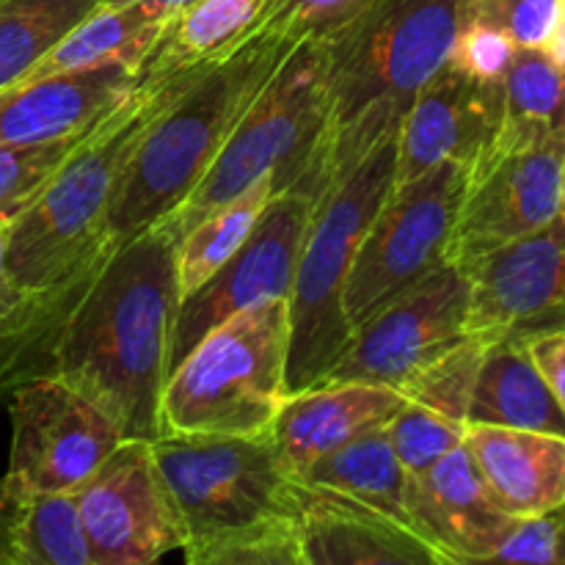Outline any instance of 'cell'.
Listing matches in <instances>:
<instances>
[{
  "instance_id": "obj_1",
  "label": "cell",
  "mask_w": 565,
  "mask_h": 565,
  "mask_svg": "<svg viewBox=\"0 0 565 565\" xmlns=\"http://www.w3.org/2000/svg\"><path fill=\"white\" fill-rule=\"evenodd\" d=\"M177 235L169 218L127 237L72 312L53 353L55 379L103 408L125 439H158L180 309Z\"/></svg>"
},
{
  "instance_id": "obj_2",
  "label": "cell",
  "mask_w": 565,
  "mask_h": 565,
  "mask_svg": "<svg viewBox=\"0 0 565 565\" xmlns=\"http://www.w3.org/2000/svg\"><path fill=\"white\" fill-rule=\"evenodd\" d=\"M461 0H367L326 39V127L309 193L395 136L419 88L447 64Z\"/></svg>"
},
{
  "instance_id": "obj_3",
  "label": "cell",
  "mask_w": 565,
  "mask_h": 565,
  "mask_svg": "<svg viewBox=\"0 0 565 565\" xmlns=\"http://www.w3.org/2000/svg\"><path fill=\"white\" fill-rule=\"evenodd\" d=\"M296 44L301 42L263 20L237 47L188 77L149 121L121 169L105 213L114 241L125 243L185 202Z\"/></svg>"
},
{
  "instance_id": "obj_4",
  "label": "cell",
  "mask_w": 565,
  "mask_h": 565,
  "mask_svg": "<svg viewBox=\"0 0 565 565\" xmlns=\"http://www.w3.org/2000/svg\"><path fill=\"white\" fill-rule=\"evenodd\" d=\"M196 70L138 77L136 88L88 132L47 188L6 226V263L25 296L58 279L108 232L105 213L127 158L149 121Z\"/></svg>"
},
{
  "instance_id": "obj_5",
  "label": "cell",
  "mask_w": 565,
  "mask_h": 565,
  "mask_svg": "<svg viewBox=\"0 0 565 565\" xmlns=\"http://www.w3.org/2000/svg\"><path fill=\"white\" fill-rule=\"evenodd\" d=\"M395 160L397 132L334 171L315 202L287 296V395L320 384L348 348L353 334L345 312L348 276L370 221L395 185Z\"/></svg>"
},
{
  "instance_id": "obj_6",
  "label": "cell",
  "mask_w": 565,
  "mask_h": 565,
  "mask_svg": "<svg viewBox=\"0 0 565 565\" xmlns=\"http://www.w3.org/2000/svg\"><path fill=\"white\" fill-rule=\"evenodd\" d=\"M287 298L226 318L169 373L160 397V436L270 434L287 397Z\"/></svg>"
},
{
  "instance_id": "obj_7",
  "label": "cell",
  "mask_w": 565,
  "mask_h": 565,
  "mask_svg": "<svg viewBox=\"0 0 565 565\" xmlns=\"http://www.w3.org/2000/svg\"><path fill=\"white\" fill-rule=\"evenodd\" d=\"M326 127V61L323 44H296L243 119L207 174L169 215L177 235L196 218L230 202L248 185L274 174L276 193L287 188L309 193L320 138ZM312 196V193H309Z\"/></svg>"
},
{
  "instance_id": "obj_8",
  "label": "cell",
  "mask_w": 565,
  "mask_h": 565,
  "mask_svg": "<svg viewBox=\"0 0 565 565\" xmlns=\"http://www.w3.org/2000/svg\"><path fill=\"white\" fill-rule=\"evenodd\" d=\"M152 452L185 527L182 555L259 524L301 519L298 480L274 434H163Z\"/></svg>"
},
{
  "instance_id": "obj_9",
  "label": "cell",
  "mask_w": 565,
  "mask_h": 565,
  "mask_svg": "<svg viewBox=\"0 0 565 565\" xmlns=\"http://www.w3.org/2000/svg\"><path fill=\"white\" fill-rule=\"evenodd\" d=\"M469 163L445 160L406 185H392L370 221L345 287L356 329L381 303L447 263V243L467 191Z\"/></svg>"
},
{
  "instance_id": "obj_10",
  "label": "cell",
  "mask_w": 565,
  "mask_h": 565,
  "mask_svg": "<svg viewBox=\"0 0 565 565\" xmlns=\"http://www.w3.org/2000/svg\"><path fill=\"white\" fill-rule=\"evenodd\" d=\"M469 298V276L452 263L439 265L367 315L323 381L403 386L417 370L467 340Z\"/></svg>"
},
{
  "instance_id": "obj_11",
  "label": "cell",
  "mask_w": 565,
  "mask_h": 565,
  "mask_svg": "<svg viewBox=\"0 0 565 565\" xmlns=\"http://www.w3.org/2000/svg\"><path fill=\"white\" fill-rule=\"evenodd\" d=\"M6 401L11 414L6 480L17 497L77 491L125 439L103 408L55 375L20 386Z\"/></svg>"
},
{
  "instance_id": "obj_12",
  "label": "cell",
  "mask_w": 565,
  "mask_h": 565,
  "mask_svg": "<svg viewBox=\"0 0 565 565\" xmlns=\"http://www.w3.org/2000/svg\"><path fill=\"white\" fill-rule=\"evenodd\" d=\"M75 497L94 565H149L185 546L149 439H121Z\"/></svg>"
},
{
  "instance_id": "obj_13",
  "label": "cell",
  "mask_w": 565,
  "mask_h": 565,
  "mask_svg": "<svg viewBox=\"0 0 565 565\" xmlns=\"http://www.w3.org/2000/svg\"><path fill=\"white\" fill-rule=\"evenodd\" d=\"M565 138L483 154L469 166L447 243V263L467 268L561 215Z\"/></svg>"
},
{
  "instance_id": "obj_14",
  "label": "cell",
  "mask_w": 565,
  "mask_h": 565,
  "mask_svg": "<svg viewBox=\"0 0 565 565\" xmlns=\"http://www.w3.org/2000/svg\"><path fill=\"white\" fill-rule=\"evenodd\" d=\"M315 202L318 199L298 188L274 193L248 241L204 285L182 298L171 331V370L226 318L290 296Z\"/></svg>"
},
{
  "instance_id": "obj_15",
  "label": "cell",
  "mask_w": 565,
  "mask_h": 565,
  "mask_svg": "<svg viewBox=\"0 0 565 565\" xmlns=\"http://www.w3.org/2000/svg\"><path fill=\"white\" fill-rule=\"evenodd\" d=\"M472 285L469 334L530 340L565 329V218L505 243L461 268Z\"/></svg>"
},
{
  "instance_id": "obj_16",
  "label": "cell",
  "mask_w": 565,
  "mask_h": 565,
  "mask_svg": "<svg viewBox=\"0 0 565 565\" xmlns=\"http://www.w3.org/2000/svg\"><path fill=\"white\" fill-rule=\"evenodd\" d=\"M502 121V83H480L441 66L417 92L397 127L395 185L417 180L445 160L472 166Z\"/></svg>"
},
{
  "instance_id": "obj_17",
  "label": "cell",
  "mask_w": 565,
  "mask_h": 565,
  "mask_svg": "<svg viewBox=\"0 0 565 565\" xmlns=\"http://www.w3.org/2000/svg\"><path fill=\"white\" fill-rule=\"evenodd\" d=\"M408 516L447 565L491 563L516 522L491 500L463 441L428 469L408 475Z\"/></svg>"
},
{
  "instance_id": "obj_18",
  "label": "cell",
  "mask_w": 565,
  "mask_h": 565,
  "mask_svg": "<svg viewBox=\"0 0 565 565\" xmlns=\"http://www.w3.org/2000/svg\"><path fill=\"white\" fill-rule=\"evenodd\" d=\"M307 565H447L417 530L353 497L298 480Z\"/></svg>"
},
{
  "instance_id": "obj_19",
  "label": "cell",
  "mask_w": 565,
  "mask_h": 565,
  "mask_svg": "<svg viewBox=\"0 0 565 565\" xmlns=\"http://www.w3.org/2000/svg\"><path fill=\"white\" fill-rule=\"evenodd\" d=\"M406 403L401 386L373 381H320L285 397L270 428L292 478L364 430L390 425Z\"/></svg>"
},
{
  "instance_id": "obj_20",
  "label": "cell",
  "mask_w": 565,
  "mask_h": 565,
  "mask_svg": "<svg viewBox=\"0 0 565 565\" xmlns=\"http://www.w3.org/2000/svg\"><path fill=\"white\" fill-rule=\"evenodd\" d=\"M483 345L480 337L469 334L401 386L406 403L390 423V434L408 475L428 469L467 436Z\"/></svg>"
},
{
  "instance_id": "obj_21",
  "label": "cell",
  "mask_w": 565,
  "mask_h": 565,
  "mask_svg": "<svg viewBox=\"0 0 565 565\" xmlns=\"http://www.w3.org/2000/svg\"><path fill=\"white\" fill-rule=\"evenodd\" d=\"M141 72L121 64L17 81L0 92V143L77 136L108 116L136 88Z\"/></svg>"
},
{
  "instance_id": "obj_22",
  "label": "cell",
  "mask_w": 565,
  "mask_h": 565,
  "mask_svg": "<svg viewBox=\"0 0 565 565\" xmlns=\"http://www.w3.org/2000/svg\"><path fill=\"white\" fill-rule=\"evenodd\" d=\"M463 445L508 516H541L565 505V436L469 425Z\"/></svg>"
},
{
  "instance_id": "obj_23",
  "label": "cell",
  "mask_w": 565,
  "mask_h": 565,
  "mask_svg": "<svg viewBox=\"0 0 565 565\" xmlns=\"http://www.w3.org/2000/svg\"><path fill=\"white\" fill-rule=\"evenodd\" d=\"M469 425L565 436V408L535 367L527 342L516 337L486 342L469 403Z\"/></svg>"
},
{
  "instance_id": "obj_24",
  "label": "cell",
  "mask_w": 565,
  "mask_h": 565,
  "mask_svg": "<svg viewBox=\"0 0 565 565\" xmlns=\"http://www.w3.org/2000/svg\"><path fill=\"white\" fill-rule=\"evenodd\" d=\"M174 11L158 0H130V3L99 6L77 28H72L28 75L20 81L61 75V72L97 70L121 64L143 70L160 36L169 28ZM14 86V83H11Z\"/></svg>"
},
{
  "instance_id": "obj_25",
  "label": "cell",
  "mask_w": 565,
  "mask_h": 565,
  "mask_svg": "<svg viewBox=\"0 0 565 565\" xmlns=\"http://www.w3.org/2000/svg\"><path fill=\"white\" fill-rule=\"evenodd\" d=\"M270 3L274 0H191L174 11L141 75H177L221 58L263 25Z\"/></svg>"
},
{
  "instance_id": "obj_26",
  "label": "cell",
  "mask_w": 565,
  "mask_h": 565,
  "mask_svg": "<svg viewBox=\"0 0 565 565\" xmlns=\"http://www.w3.org/2000/svg\"><path fill=\"white\" fill-rule=\"evenodd\" d=\"M296 480L353 497L414 530L408 516V472L392 445L390 425L364 430L362 436L315 461Z\"/></svg>"
},
{
  "instance_id": "obj_27",
  "label": "cell",
  "mask_w": 565,
  "mask_h": 565,
  "mask_svg": "<svg viewBox=\"0 0 565 565\" xmlns=\"http://www.w3.org/2000/svg\"><path fill=\"white\" fill-rule=\"evenodd\" d=\"M546 138H565V64L544 47H516L502 77L500 130L483 154Z\"/></svg>"
},
{
  "instance_id": "obj_28",
  "label": "cell",
  "mask_w": 565,
  "mask_h": 565,
  "mask_svg": "<svg viewBox=\"0 0 565 565\" xmlns=\"http://www.w3.org/2000/svg\"><path fill=\"white\" fill-rule=\"evenodd\" d=\"M274 193V174H265L263 180L248 185L230 202H221L182 232L177 241V274H180L182 298L204 285L248 241Z\"/></svg>"
},
{
  "instance_id": "obj_29",
  "label": "cell",
  "mask_w": 565,
  "mask_h": 565,
  "mask_svg": "<svg viewBox=\"0 0 565 565\" xmlns=\"http://www.w3.org/2000/svg\"><path fill=\"white\" fill-rule=\"evenodd\" d=\"M105 0H0V92L33 70Z\"/></svg>"
},
{
  "instance_id": "obj_30",
  "label": "cell",
  "mask_w": 565,
  "mask_h": 565,
  "mask_svg": "<svg viewBox=\"0 0 565 565\" xmlns=\"http://www.w3.org/2000/svg\"><path fill=\"white\" fill-rule=\"evenodd\" d=\"M14 565H94L75 491L20 497Z\"/></svg>"
},
{
  "instance_id": "obj_31",
  "label": "cell",
  "mask_w": 565,
  "mask_h": 565,
  "mask_svg": "<svg viewBox=\"0 0 565 565\" xmlns=\"http://www.w3.org/2000/svg\"><path fill=\"white\" fill-rule=\"evenodd\" d=\"M92 130L55 141L0 143V224L9 226L47 188V182L58 174L66 158L86 141Z\"/></svg>"
},
{
  "instance_id": "obj_32",
  "label": "cell",
  "mask_w": 565,
  "mask_h": 565,
  "mask_svg": "<svg viewBox=\"0 0 565 565\" xmlns=\"http://www.w3.org/2000/svg\"><path fill=\"white\" fill-rule=\"evenodd\" d=\"M191 565H307L301 519H279L185 552Z\"/></svg>"
},
{
  "instance_id": "obj_33",
  "label": "cell",
  "mask_w": 565,
  "mask_h": 565,
  "mask_svg": "<svg viewBox=\"0 0 565 565\" xmlns=\"http://www.w3.org/2000/svg\"><path fill=\"white\" fill-rule=\"evenodd\" d=\"M557 0H461L458 25L480 22L505 33L516 47H544Z\"/></svg>"
},
{
  "instance_id": "obj_34",
  "label": "cell",
  "mask_w": 565,
  "mask_h": 565,
  "mask_svg": "<svg viewBox=\"0 0 565 565\" xmlns=\"http://www.w3.org/2000/svg\"><path fill=\"white\" fill-rule=\"evenodd\" d=\"M367 0H274L265 22L296 42H326L348 25Z\"/></svg>"
},
{
  "instance_id": "obj_35",
  "label": "cell",
  "mask_w": 565,
  "mask_h": 565,
  "mask_svg": "<svg viewBox=\"0 0 565 565\" xmlns=\"http://www.w3.org/2000/svg\"><path fill=\"white\" fill-rule=\"evenodd\" d=\"M513 55H516V44L505 33L491 25H480V22H463L452 39L447 66L472 81L502 83Z\"/></svg>"
},
{
  "instance_id": "obj_36",
  "label": "cell",
  "mask_w": 565,
  "mask_h": 565,
  "mask_svg": "<svg viewBox=\"0 0 565 565\" xmlns=\"http://www.w3.org/2000/svg\"><path fill=\"white\" fill-rule=\"evenodd\" d=\"M491 563H539L561 565V513L516 519Z\"/></svg>"
},
{
  "instance_id": "obj_37",
  "label": "cell",
  "mask_w": 565,
  "mask_h": 565,
  "mask_svg": "<svg viewBox=\"0 0 565 565\" xmlns=\"http://www.w3.org/2000/svg\"><path fill=\"white\" fill-rule=\"evenodd\" d=\"M524 342H527V351L533 356L535 367L541 370L550 390L555 392V397L565 408V329L535 334Z\"/></svg>"
},
{
  "instance_id": "obj_38",
  "label": "cell",
  "mask_w": 565,
  "mask_h": 565,
  "mask_svg": "<svg viewBox=\"0 0 565 565\" xmlns=\"http://www.w3.org/2000/svg\"><path fill=\"white\" fill-rule=\"evenodd\" d=\"M20 497L9 486L6 475L0 478V565H14V519Z\"/></svg>"
},
{
  "instance_id": "obj_39",
  "label": "cell",
  "mask_w": 565,
  "mask_h": 565,
  "mask_svg": "<svg viewBox=\"0 0 565 565\" xmlns=\"http://www.w3.org/2000/svg\"><path fill=\"white\" fill-rule=\"evenodd\" d=\"M22 301H25V292L11 279L9 263H6V224H0V329L14 318Z\"/></svg>"
},
{
  "instance_id": "obj_40",
  "label": "cell",
  "mask_w": 565,
  "mask_h": 565,
  "mask_svg": "<svg viewBox=\"0 0 565 565\" xmlns=\"http://www.w3.org/2000/svg\"><path fill=\"white\" fill-rule=\"evenodd\" d=\"M544 50L550 55H555L561 64H565V0H557L555 20H552V31L546 36Z\"/></svg>"
},
{
  "instance_id": "obj_41",
  "label": "cell",
  "mask_w": 565,
  "mask_h": 565,
  "mask_svg": "<svg viewBox=\"0 0 565 565\" xmlns=\"http://www.w3.org/2000/svg\"><path fill=\"white\" fill-rule=\"evenodd\" d=\"M105 3H108V6H116V3H130V0H105ZM158 3L169 6L171 11H180L182 6H188V3H191V0H158Z\"/></svg>"
},
{
  "instance_id": "obj_42",
  "label": "cell",
  "mask_w": 565,
  "mask_h": 565,
  "mask_svg": "<svg viewBox=\"0 0 565 565\" xmlns=\"http://www.w3.org/2000/svg\"><path fill=\"white\" fill-rule=\"evenodd\" d=\"M561 215L565 218V163H563V180H561Z\"/></svg>"
}]
</instances>
